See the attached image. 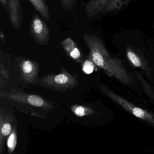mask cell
Listing matches in <instances>:
<instances>
[{
  "instance_id": "5bb4252c",
  "label": "cell",
  "mask_w": 154,
  "mask_h": 154,
  "mask_svg": "<svg viewBox=\"0 0 154 154\" xmlns=\"http://www.w3.org/2000/svg\"><path fill=\"white\" fill-rule=\"evenodd\" d=\"M1 87L2 88L3 85H4L9 76V73L4 67L1 64Z\"/></svg>"
},
{
  "instance_id": "ba28073f",
  "label": "cell",
  "mask_w": 154,
  "mask_h": 154,
  "mask_svg": "<svg viewBox=\"0 0 154 154\" xmlns=\"http://www.w3.org/2000/svg\"><path fill=\"white\" fill-rule=\"evenodd\" d=\"M33 32L36 38V40L39 43L44 44L48 41V33L44 29L43 23L39 19L34 20L33 25Z\"/></svg>"
},
{
  "instance_id": "7c38bea8",
  "label": "cell",
  "mask_w": 154,
  "mask_h": 154,
  "mask_svg": "<svg viewBox=\"0 0 154 154\" xmlns=\"http://www.w3.org/2000/svg\"><path fill=\"white\" fill-rule=\"evenodd\" d=\"M127 54L128 59L135 66L143 68L141 60L135 53L128 50Z\"/></svg>"
},
{
  "instance_id": "52a82bcc",
  "label": "cell",
  "mask_w": 154,
  "mask_h": 154,
  "mask_svg": "<svg viewBox=\"0 0 154 154\" xmlns=\"http://www.w3.org/2000/svg\"><path fill=\"white\" fill-rule=\"evenodd\" d=\"M61 45L65 52L72 59L78 63L83 62L82 56L80 51L71 38H67L61 42Z\"/></svg>"
},
{
  "instance_id": "8992f818",
  "label": "cell",
  "mask_w": 154,
  "mask_h": 154,
  "mask_svg": "<svg viewBox=\"0 0 154 154\" xmlns=\"http://www.w3.org/2000/svg\"><path fill=\"white\" fill-rule=\"evenodd\" d=\"M14 119L9 112L1 108L0 110V154L4 152L5 140L9 136L12 131Z\"/></svg>"
},
{
  "instance_id": "30bf717a",
  "label": "cell",
  "mask_w": 154,
  "mask_h": 154,
  "mask_svg": "<svg viewBox=\"0 0 154 154\" xmlns=\"http://www.w3.org/2000/svg\"><path fill=\"white\" fill-rule=\"evenodd\" d=\"M130 0H110L105 8V11H118L125 6Z\"/></svg>"
},
{
  "instance_id": "5b68a950",
  "label": "cell",
  "mask_w": 154,
  "mask_h": 154,
  "mask_svg": "<svg viewBox=\"0 0 154 154\" xmlns=\"http://www.w3.org/2000/svg\"><path fill=\"white\" fill-rule=\"evenodd\" d=\"M21 78L25 82L38 84L39 66L38 63L30 60H23L19 64Z\"/></svg>"
},
{
  "instance_id": "6da1fadb",
  "label": "cell",
  "mask_w": 154,
  "mask_h": 154,
  "mask_svg": "<svg viewBox=\"0 0 154 154\" xmlns=\"http://www.w3.org/2000/svg\"><path fill=\"white\" fill-rule=\"evenodd\" d=\"M84 38L89 49L90 58L93 63L109 76L115 77L123 83L131 84L134 82L122 61L110 55L100 39L93 35H86Z\"/></svg>"
},
{
  "instance_id": "9c48e42d",
  "label": "cell",
  "mask_w": 154,
  "mask_h": 154,
  "mask_svg": "<svg viewBox=\"0 0 154 154\" xmlns=\"http://www.w3.org/2000/svg\"><path fill=\"white\" fill-rule=\"evenodd\" d=\"M17 143V125L16 122H14L12 131L8 137L7 140V146L9 154H11L15 150Z\"/></svg>"
},
{
  "instance_id": "3957f363",
  "label": "cell",
  "mask_w": 154,
  "mask_h": 154,
  "mask_svg": "<svg viewBox=\"0 0 154 154\" xmlns=\"http://www.w3.org/2000/svg\"><path fill=\"white\" fill-rule=\"evenodd\" d=\"M0 96L1 97L27 106L38 108L45 110L50 109L52 107V105L50 103L40 96L27 94L16 90H12L9 93L1 91Z\"/></svg>"
},
{
  "instance_id": "8fae6325",
  "label": "cell",
  "mask_w": 154,
  "mask_h": 154,
  "mask_svg": "<svg viewBox=\"0 0 154 154\" xmlns=\"http://www.w3.org/2000/svg\"><path fill=\"white\" fill-rule=\"evenodd\" d=\"M71 110L74 114L79 117L85 116L94 113V111L90 109L78 105L72 106Z\"/></svg>"
},
{
  "instance_id": "277c9868",
  "label": "cell",
  "mask_w": 154,
  "mask_h": 154,
  "mask_svg": "<svg viewBox=\"0 0 154 154\" xmlns=\"http://www.w3.org/2000/svg\"><path fill=\"white\" fill-rule=\"evenodd\" d=\"M99 88L112 100L119 104L129 113L140 119L150 123L154 126V114L134 106L132 103L114 93L104 85H99Z\"/></svg>"
},
{
  "instance_id": "9a60e30c",
  "label": "cell",
  "mask_w": 154,
  "mask_h": 154,
  "mask_svg": "<svg viewBox=\"0 0 154 154\" xmlns=\"http://www.w3.org/2000/svg\"><path fill=\"white\" fill-rule=\"evenodd\" d=\"M30 1H32L33 2V3L36 4V3H38L39 2V0H30Z\"/></svg>"
},
{
  "instance_id": "4fadbf2b",
  "label": "cell",
  "mask_w": 154,
  "mask_h": 154,
  "mask_svg": "<svg viewBox=\"0 0 154 154\" xmlns=\"http://www.w3.org/2000/svg\"><path fill=\"white\" fill-rule=\"evenodd\" d=\"M94 65L93 61L86 60L83 63L82 69L86 74H90L92 73L94 70Z\"/></svg>"
},
{
  "instance_id": "7a4b0ae2",
  "label": "cell",
  "mask_w": 154,
  "mask_h": 154,
  "mask_svg": "<svg viewBox=\"0 0 154 154\" xmlns=\"http://www.w3.org/2000/svg\"><path fill=\"white\" fill-rule=\"evenodd\" d=\"M39 84L52 90L65 91L77 87L78 81L76 77L62 69L61 73L58 75L50 74L39 78Z\"/></svg>"
}]
</instances>
